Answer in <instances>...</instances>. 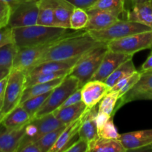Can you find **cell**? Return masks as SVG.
Returning <instances> with one entry per match:
<instances>
[{
	"mask_svg": "<svg viewBox=\"0 0 152 152\" xmlns=\"http://www.w3.org/2000/svg\"><path fill=\"white\" fill-rule=\"evenodd\" d=\"M140 99H145V100H152V91L145 92V93L140 94L134 96L133 100H140Z\"/></svg>",
	"mask_w": 152,
	"mask_h": 152,
	"instance_id": "cell-45",
	"label": "cell"
},
{
	"mask_svg": "<svg viewBox=\"0 0 152 152\" xmlns=\"http://www.w3.org/2000/svg\"><path fill=\"white\" fill-rule=\"evenodd\" d=\"M34 120L37 126V133L34 137V142L46 134L65 126V124L56 118L53 113L46 114L39 118H34Z\"/></svg>",
	"mask_w": 152,
	"mask_h": 152,
	"instance_id": "cell-22",
	"label": "cell"
},
{
	"mask_svg": "<svg viewBox=\"0 0 152 152\" xmlns=\"http://www.w3.org/2000/svg\"><path fill=\"white\" fill-rule=\"evenodd\" d=\"M25 127L8 129L0 124V152H17L25 135Z\"/></svg>",
	"mask_w": 152,
	"mask_h": 152,
	"instance_id": "cell-14",
	"label": "cell"
},
{
	"mask_svg": "<svg viewBox=\"0 0 152 152\" xmlns=\"http://www.w3.org/2000/svg\"><path fill=\"white\" fill-rule=\"evenodd\" d=\"M150 91H152V70L141 72L140 78L136 83V85L132 88V90L129 91L126 95L119 99L120 102L117 105L114 113L123 105L127 102H132L134 97L137 95L145 93Z\"/></svg>",
	"mask_w": 152,
	"mask_h": 152,
	"instance_id": "cell-17",
	"label": "cell"
},
{
	"mask_svg": "<svg viewBox=\"0 0 152 152\" xmlns=\"http://www.w3.org/2000/svg\"><path fill=\"white\" fill-rule=\"evenodd\" d=\"M111 88L103 81L89 80L81 87L82 100L86 104L88 108L96 106Z\"/></svg>",
	"mask_w": 152,
	"mask_h": 152,
	"instance_id": "cell-11",
	"label": "cell"
},
{
	"mask_svg": "<svg viewBox=\"0 0 152 152\" xmlns=\"http://www.w3.org/2000/svg\"><path fill=\"white\" fill-rule=\"evenodd\" d=\"M38 3L39 15L37 25L59 28L55 17L53 0H39Z\"/></svg>",
	"mask_w": 152,
	"mask_h": 152,
	"instance_id": "cell-24",
	"label": "cell"
},
{
	"mask_svg": "<svg viewBox=\"0 0 152 152\" xmlns=\"http://www.w3.org/2000/svg\"><path fill=\"white\" fill-rule=\"evenodd\" d=\"M87 12L89 20L84 31L105 29L120 19L118 13L108 10H87Z\"/></svg>",
	"mask_w": 152,
	"mask_h": 152,
	"instance_id": "cell-13",
	"label": "cell"
},
{
	"mask_svg": "<svg viewBox=\"0 0 152 152\" xmlns=\"http://www.w3.org/2000/svg\"><path fill=\"white\" fill-rule=\"evenodd\" d=\"M111 117V115L109 114H107L103 112H99L98 111L97 115L96 117V125H97V129L102 127L107 121L110 119V117Z\"/></svg>",
	"mask_w": 152,
	"mask_h": 152,
	"instance_id": "cell-43",
	"label": "cell"
},
{
	"mask_svg": "<svg viewBox=\"0 0 152 152\" xmlns=\"http://www.w3.org/2000/svg\"><path fill=\"white\" fill-rule=\"evenodd\" d=\"M14 43L13 41V28L7 25L0 28V47L5 45Z\"/></svg>",
	"mask_w": 152,
	"mask_h": 152,
	"instance_id": "cell-38",
	"label": "cell"
},
{
	"mask_svg": "<svg viewBox=\"0 0 152 152\" xmlns=\"http://www.w3.org/2000/svg\"><path fill=\"white\" fill-rule=\"evenodd\" d=\"M140 151H152V145H149L148 147H145V148L140 149Z\"/></svg>",
	"mask_w": 152,
	"mask_h": 152,
	"instance_id": "cell-51",
	"label": "cell"
},
{
	"mask_svg": "<svg viewBox=\"0 0 152 152\" xmlns=\"http://www.w3.org/2000/svg\"><path fill=\"white\" fill-rule=\"evenodd\" d=\"M97 113L98 109L96 108V105L91 108H88L85 114L84 120L79 129V137L86 140L88 142L98 137L97 125L96 121Z\"/></svg>",
	"mask_w": 152,
	"mask_h": 152,
	"instance_id": "cell-18",
	"label": "cell"
},
{
	"mask_svg": "<svg viewBox=\"0 0 152 152\" xmlns=\"http://www.w3.org/2000/svg\"><path fill=\"white\" fill-rule=\"evenodd\" d=\"M122 144L126 151H140L152 145V129L135 131L120 134Z\"/></svg>",
	"mask_w": 152,
	"mask_h": 152,
	"instance_id": "cell-12",
	"label": "cell"
},
{
	"mask_svg": "<svg viewBox=\"0 0 152 152\" xmlns=\"http://www.w3.org/2000/svg\"><path fill=\"white\" fill-rule=\"evenodd\" d=\"M4 1L10 4V7H11V9H13L16 6H17L19 3L23 1L24 0H4Z\"/></svg>",
	"mask_w": 152,
	"mask_h": 152,
	"instance_id": "cell-48",
	"label": "cell"
},
{
	"mask_svg": "<svg viewBox=\"0 0 152 152\" xmlns=\"http://www.w3.org/2000/svg\"><path fill=\"white\" fill-rule=\"evenodd\" d=\"M4 117V114L2 111V100H0V124Z\"/></svg>",
	"mask_w": 152,
	"mask_h": 152,
	"instance_id": "cell-49",
	"label": "cell"
},
{
	"mask_svg": "<svg viewBox=\"0 0 152 152\" xmlns=\"http://www.w3.org/2000/svg\"><path fill=\"white\" fill-rule=\"evenodd\" d=\"M108 50L107 43H99L83 54L73 67L69 74L79 80L80 88L91 80Z\"/></svg>",
	"mask_w": 152,
	"mask_h": 152,
	"instance_id": "cell-3",
	"label": "cell"
},
{
	"mask_svg": "<svg viewBox=\"0 0 152 152\" xmlns=\"http://www.w3.org/2000/svg\"><path fill=\"white\" fill-rule=\"evenodd\" d=\"M54 13L59 28L70 29V18L75 7L67 0H53Z\"/></svg>",
	"mask_w": 152,
	"mask_h": 152,
	"instance_id": "cell-25",
	"label": "cell"
},
{
	"mask_svg": "<svg viewBox=\"0 0 152 152\" xmlns=\"http://www.w3.org/2000/svg\"><path fill=\"white\" fill-rule=\"evenodd\" d=\"M88 20L89 16L87 10L75 7L70 18V29L74 31H84Z\"/></svg>",
	"mask_w": 152,
	"mask_h": 152,
	"instance_id": "cell-29",
	"label": "cell"
},
{
	"mask_svg": "<svg viewBox=\"0 0 152 152\" xmlns=\"http://www.w3.org/2000/svg\"><path fill=\"white\" fill-rule=\"evenodd\" d=\"M107 45L111 51L134 55L142 50L152 48V31L132 34L109 42Z\"/></svg>",
	"mask_w": 152,
	"mask_h": 152,
	"instance_id": "cell-7",
	"label": "cell"
},
{
	"mask_svg": "<svg viewBox=\"0 0 152 152\" xmlns=\"http://www.w3.org/2000/svg\"><path fill=\"white\" fill-rule=\"evenodd\" d=\"M119 100V93L117 91H109L99 102L98 111L103 112L109 115H113Z\"/></svg>",
	"mask_w": 152,
	"mask_h": 152,
	"instance_id": "cell-31",
	"label": "cell"
},
{
	"mask_svg": "<svg viewBox=\"0 0 152 152\" xmlns=\"http://www.w3.org/2000/svg\"><path fill=\"white\" fill-rule=\"evenodd\" d=\"M86 104L81 101L73 105L65 107V108L56 109L53 112V115L60 120L64 124L68 125L71 122L74 121L81 117L87 109Z\"/></svg>",
	"mask_w": 152,
	"mask_h": 152,
	"instance_id": "cell-23",
	"label": "cell"
},
{
	"mask_svg": "<svg viewBox=\"0 0 152 152\" xmlns=\"http://www.w3.org/2000/svg\"><path fill=\"white\" fill-rule=\"evenodd\" d=\"M38 1L39 0H24L12 9L8 26L15 28L37 25Z\"/></svg>",
	"mask_w": 152,
	"mask_h": 152,
	"instance_id": "cell-9",
	"label": "cell"
},
{
	"mask_svg": "<svg viewBox=\"0 0 152 152\" xmlns=\"http://www.w3.org/2000/svg\"><path fill=\"white\" fill-rule=\"evenodd\" d=\"M75 7L87 10L96 3L97 0H67Z\"/></svg>",
	"mask_w": 152,
	"mask_h": 152,
	"instance_id": "cell-41",
	"label": "cell"
},
{
	"mask_svg": "<svg viewBox=\"0 0 152 152\" xmlns=\"http://www.w3.org/2000/svg\"><path fill=\"white\" fill-rule=\"evenodd\" d=\"M65 77H61V78L56 79V80L48 82V83H39V84L34 85V86L25 88V91L23 92V95H22L21 103L25 100H26V99L33 97V96H38V95H41L43 94L47 93V92L51 91L58 85L62 83V81L64 80Z\"/></svg>",
	"mask_w": 152,
	"mask_h": 152,
	"instance_id": "cell-26",
	"label": "cell"
},
{
	"mask_svg": "<svg viewBox=\"0 0 152 152\" xmlns=\"http://www.w3.org/2000/svg\"><path fill=\"white\" fill-rule=\"evenodd\" d=\"M151 49H152V48H151Z\"/></svg>",
	"mask_w": 152,
	"mask_h": 152,
	"instance_id": "cell-52",
	"label": "cell"
},
{
	"mask_svg": "<svg viewBox=\"0 0 152 152\" xmlns=\"http://www.w3.org/2000/svg\"><path fill=\"white\" fill-rule=\"evenodd\" d=\"M88 142L79 137L78 140L74 141L65 152H88Z\"/></svg>",
	"mask_w": 152,
	"mask_h": 152,
	"instance_id": "cell-39",
	"label": "cell"
},
{
	"mask_svg": "<svg viewBox=\"0 0 152 152\" xmlns=\"http://www.w3.org/2000/svg\"><path fill=\"white\" fill-rule=\"evenodd\" d=\"M127 151L119 139L96 137L88 142V152H126Z\"/></svg>",
	"mask_w": 152,
	"mask_h": 152,
	"instance_id": "cell-21",
	"label": "cell"
},
{
	"mask_svg": "<svg viewBox=\"0 0 152 152\" xmlns=\"http://www.w3.org/2000/svg\"><path fill=\"white\" fill-rule=\"evenodd\" d=\"M80 88V82L76 77L70 74L67 75L62 83L51 91L49 96L37 111L34 118H39L53 113L63 104L71 94Z\"/></svg>",
	"mask_w": 152,
	"mask_h": 152,
	"instance_id": "cell-5",
	"label": "cell"
},
{
	"mask_svg": "<svg viewBox=\"0 0 152 152\" xmlns=\"http://www.w3.org/2000/svg\"><path fill=\"white\" fill-rule=\"evenodd\" d=\"M56 41L40 45L19 48L15 56L12 68L24 71L25 74L28 73L31 68L38 64L42 57Z\"/></svg>",
	"mask_w": 152,
	"mask_h": 152,
	"instance_id": "cell-8",
	"label": "cell"
},
{
	"mask_svg": "<svg viewBox=\"0 0 152 152\" xmlns=\"http://www.w3.org/2000/svg\"><path fill=\"white\" fill-rule=\"evenodd\" d=\"M50 92L51 91L29 98V99H26L24 102H22V103H20V105L28 111L30 116L34 119L37 111L39 110V108L42 106L46 99H48Z\"/></svg>",
	"mask_w": 152,
	"mask_h": 152,
	"instance_id": "cell-32",
	"label": "cell"
},
{
	"mask_svg": "<svg viewBox=\"0 0 152 152\" xmlns=\"http://www.w3.org/2000/svg\"><path fill=\"white\" fill-rule=\"evenodd\" d=\"M149 70H152V51L149 54V56H148L146 60L144 62V63L141 66L140 71L143 72V71H149Z\"/></svg>",
	"mask_w": 152,
	"mask_h": 152,
	"instance_id": "cell-44",
	"label": "cell"
},
{
	"mask_svg": "<svg viewBox=\"0 0 152 152\" xmlns=\"http://www.w3.org/2000/svg\"><path fill=\"white\" fill-rule=\"evenodd\" d=\"M12 9L4 0H0V28L8 25Z\"/></svg>",
	"mask_w": 152,
	"mask_h": 152,
	"instance_id": "cell-36",
	"label": "cell"
},
{
	"mask_svg": "<svg viewBox=\"0 0 152 152\" xmlns=\"http://www.w3.org/2000/svg\"><path fill=\"white\" fill-rule=\"evenodd\" d=\"M70 71H60L56 73H49V74H41L34 76H27L25 81V88L39 83H48L56 79L66 77Z\"/></svg>",
	"mask_w": 152,
	"mask_h": 152,
	"instance_id": "cell-33",
	"label": "cell"
},
{
	"mask_svg": "<svg viewBox=\"0 0 152 152\" xmlns=\"http://www.w3.org/2000/svg\"><path fill=\"white\" fill-rule=\"evenodd\" d=\"M132 3V5H135L137 4H140V3H142V2H145V1H152V0H129Z\"/></svg>",
	"mask_w": 152,
	"mask_h": 152,
	"instance_id": "cell-50",
	"label": "cell"
},
{
	"mask_svg": "<svg viewBox=\"0 0 152 152\" xmlns=\"http://www.w3.org/2000/svg\"><path fill=\"white\" fill-rule=\"evenodd\" d=\"M141 76V71H137L134 73L132 76L129 78L128 81L126 82V83L125 84V86L119 91V99L120 98L123 97L124 95H126L128 92L130 90H132V88L136 85V83H137L138 80H140Z\"/></svg>",
	"mask_w": 152,
	"mask_h": 152,
	"instance_id": "cell-37",
	"label": "cell"
},
{
	"mask_svg": "<svg viewBox=\"0 0 152 152\" xmlns=\"http://www.w3.org/2000/svg\"><path fill=\"white\" fill-rule=\"evenodd\" d=\"M149 31H152L151 28L142 24L132 22L128 19H120L105 29L87 31L96 41L99 42L108 43L111 41L119 39L132 34Z\"/></svg>",
	"mask_w": 152,
	"mask_h": 152,
	"instance_id": "cell-4",
	"label": "cell"
},
{
	"mask_svg": "<svg viewBox=\"0 0 152 152\" xmlns=\"http://www.w3.org/2000/svg\"><path fill=\"white\" fill-rule=\"evenodd\" d=\"M82 100V94H81V88H78L77 90H76L74 93L71 94L68 97V99L63 102L62 105L59 107L58 109H60V108H65V107L70 106V105H73L74 104H77L78 102H81Z\"/></svg>",
	"mask_w": 152,
	"mask_h": 152,
	"instance_id": "cell-40",
	"label": "cell"
},
{
	"mask_svg": "<svg viewBox=\"0 0 152 152\" xmlns=\"http://www.w3.org/2000/svg\"><path fill=\"white\" fill-rule=\"evenodd\" d=\"M87 109H86V111H87ZM86 111H85L84 114L81 117L67 125L66 127L65 128L63 132H62L60 136L56 140V142L49 150L48 152H65V150L74 142L73 140L76 137L77 134H78L79 129H80V126H81L82 123L84 120Z\"/></svg>",
	"mask_w": 152,
	"mask_h": 152,
	"instance_id": "cell-15",
	"label": "cell"
},
{
	"mask_svg": "<svg viewBox=\"0 0 152 152\" xmlns=\"http://www.w3.org/2000/svg\"><path fill=\"white\" fill-rule=\"evenodd\" d=\"M126 0H97L94 4L88 10H104L112 11L121 15L126 10Z\"/></svg>",
	"mask_w": 152,
	"mask_h": 152,
	"instance_id": "cell-28",
	"label": "cell"
},
{
	"mask_svg": "<svg viewBox=\"0 0 152 152\" xmlns=\"http://www.w3.org/2000/svg\"><path fill=\"white\" fill-rule=\"evenodd\" d=\"M66 126L67 125H65V126H62V127L56 129H55V130L52 131V132H49V133L46 134L45 135L42 137L40 139H39L37 142H35L37 144V145L39 147L40 149L42 150V151H49V150L51 148V147L53 146L55 144V142H56V140H58L59 137L60 136L62 132H63L65 128L66 127Z\"/></svg>",
	"mask_w": 152,
	"mask_h": 152,
	"instance_id": "cell-34",
	"label": "cell"
},
{
	"mask_svg": "<svg viewBox=\"0 0 152 152\" xmlns=\"http://www.w3.org/2000/svg\"><path fill=\"white\" fill-rule=\"evenodd\" d=\"M128 20L142 24L152 29V1L132 6L126 16Z\"/></svg>",
	"mask_w": 152,
	"mask_h": 152,
	"instance_id": "cell-19",
	"label": "cell"
},
{
	"mask_svg": "<svg viewBox=\"0 0 152 152\" xmlns=\"http://www.w3.org/2000/svg\"><path fill=\"white\" fill-rule=\"evenodd\" d=\"M11 70L8 69V68H0V81L5 77H8L9 74H10Z\"/></svg>",
	"mask_w": 152,
	"mask_h": 152,
	"instance_id": "cell-47",
	"label": "cell"
},
{
	"mask_svg": "<svg viewBox=\"0 0 152 152\" xmlns=\"http://www.w3.org/2000/svg\"><path fill=\"white\" fill-rule=\"evenodd\" d=\"M69 34L65 28L40 25L13 28V41L18 48L53 42Z\"/></svg>",
	"mask_w": 152,
	"mask_h": 152,
	"instance_id": "cell-2",
	"label": "cell"
},
{
	"mask_svg": "<svg viewBox=\"0 0 152 152\" xmlns=\"http://www.w3.org/2000/svg\"><path fill=\"white\" fill-rule=\"evenodd\" d=\"M25 81L26 74L24 71L12 68L7 78L2 100V111L4 117L21 103L25 89Z\"/></svg>",
	"mask_w": 152,
	"mask_h": 152,
	"instance_id": "cell-6",
	"label": "cell"
},
{
	"mask_svg": "<svg viewBox=\"0 0 152 152\" xmlns=\"http://www.w3.org/2000/svg\"><path fill=\"white\" fill-rule=\"evenodd\" d=\"M133 56L134 55L117 53L108 50L104 56L97 71L94 74L91 80H99L105 82V80L119 66L126 61L132 59Z\"/></svg>",
	"mask_w": 152,
	"mask_h": 152,
	"instance_id": "cell-10",
	"label": "cell"
},
{
	"mask_svg": "<svg viewBox=\"0 0 152 152\" xmlns=\"http://www.w3.org/2000/svg\"><path fill=\"white\" fill-rule=\"evenodd\" d=\"M137 70L134 66V64L133 62V60H132V59H131L129 60L126 61L124 63L122 64L120 66H119L105 80V83L111 88L119 81L122 80L123 79L129 77V76L132 75Z\"/></svg>",
	"mask_w": 152,
	"mask_h": 152,
	"instance_id": "cell-27",
	"label": "cell"
},
{
	"mask_svg": "<svg viewBox=\"0 0 152 152\" xmlns=\"http://www.w3.org/2000/svg\"><path fill=\"white\" fill-rule=\"evenodd\" d=\"M99 43L101 42L96 41L87 31L71 33L57 40L42 57L38 64L47 61L68 60L80 57Z\"/></svg>",
	"mask_w": 152,
	"mask_h": 152,
	"instance_id": "cell-1",
	"label": "cell"
},
{
	"mask_svg": "<svg viewBox=\"0 0 152 152\" xmlns=\"http://www.w3.org/2000/svg\"><path fill=\"white\" fill-rule=\"evenodd\" d=\"M98 137L107 139H119L120 134L117 132L114 126L113 115L110 117L109 120L102 126L97 129Z\"/></svg>",
	"mask_w": 152,
	"mask_h": 152,
	"instance_id": "cell-35",
	"label": "cell"
},
{
	"mask_svg": "<svg viewBox=\"0 0 152 152\" xmlns=\"http://www.w3.org/2000/svg\"><path fill=\"white\" fill-rule=\"evenodd\" d=\"M17 152H42L36 142H28L21 145Z\"/></svg>",
	"mask_w": 152,
	"mask_h": 152,
	"instance_id": "cell-42",
	"label": "cell"
},
{
	"mask_svg": "<svg viewBox=\"0 0 152 152\" xmlns=\"http://www.w3.org/2000/svg\"><path fill=\"white\" fill-rule=\"evenodd\" d=\"M32 120L28 111L19 104L5 115L1 123L8 129H20L25 127Z\"/></svg>",
	"mask_w": 152,
	"mask_h": 152,
	"instance_id": "cell-20",
	"label": "cell"
},
{
	"mask_svg": "<svg viewBox=\"0 0 152 152\" xmlns=\"http://www.w3.org/2000/svg\"><path fill=\"white\" fill-rule=\"evenodd\" d=\"M18 49L19 48L14 43L0 47V68L12 69Z\"/></svg>",
	"mask_w": 152,
	"mask_h": 152,
	"instance_id": "cell-30",
	"label": "cell"
},
{
	"mask_svg": "<svg viewBox=\"0 0 152 152\" xmlns=\"http://www.w3.org/2000/svg\"><path fill=\"white\" fill-rule=\"evenodd\" d=\"M80 57L68 60H51L42 62L31 68L28 73L27 76H34L41 74H49V73H56L60 71H70L71 72L73 67L75 65Z\"/></svg>",
	"mask_w": 152,
	"mask_h": 152,
	"instance_id": "cell-16",
	"label": "cell"
},
{
	"mask_svg": "<svg viewBox=\"0 0 152 152\" xmlns=\"http://www.w3.org/2000/svg\"><path fill=\"white\" fill-rule=\"evenodd\" d=\"M7 78L8 77H5L0 81V100H3V96H4V91H5L7 83Z\"/></svg>",
	"mask_w": 152,
	"mask_h": 152,
	"instance_id": "cell-46",
	"label": "cell"
}]
</instances>
